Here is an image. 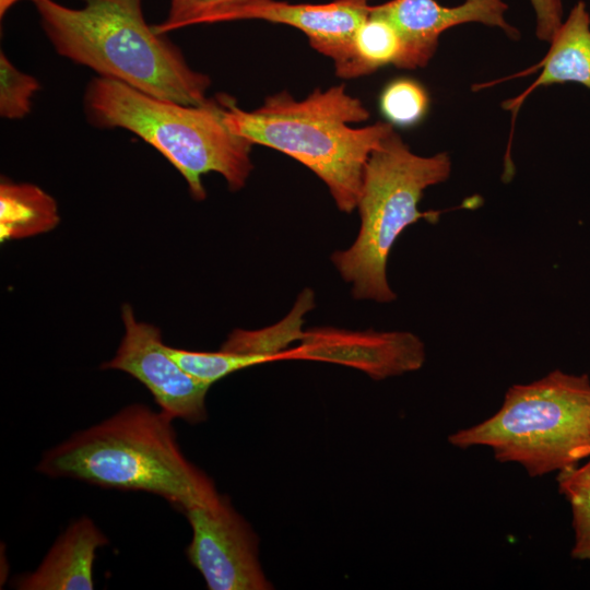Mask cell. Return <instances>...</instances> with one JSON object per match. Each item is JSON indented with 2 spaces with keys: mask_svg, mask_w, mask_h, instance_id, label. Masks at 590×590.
I'll list each match as a JSON object with an SVG mask.
<instances>
[{
  "mask_svg": "<svg viewBox=\"0 0 590 590\" xmlns=\"http://www.w3.org/2000/svg\"><path fill=\"white\" fill-rule=\"evenodd\" d=\"M221 97L224 121L232 132L305 165L324 182L344 213L357 208L371 152L394 131L382 121L353 128L352 123L367 120L369 111L344 84L317 88L304 99L282 91L253 110L241 109L229 95Z\"/></svg>",
  "mask_w": 590,
  "mask_h": 590,
  "instance_id": "1",
  "label": "cell"
},
{
  "mask_svg": "<svg viewBox=\"0 0 590 590\" xmlns=\"http://www.w3.org/2000/svg\"><path fill=\"white\" fill-rule=\"evenodd\" d=\"M450 172L447 153L417 155L396 131L371 152L357 202L358 235L347 249L331 256L354 298L382 304L396 299L386 273L389 253L408 226L438 221L440 211L422 212L418 204L424 190L447 180Z\"/></svg>",
  "mask_w": 590,
  "mask_h": 590,
  "instance_id": "6",
  "label": "cell"
},
{
  "mask_svg": "<svg viewBox=\"0 0 590 590\" xmlns=\"http://www.w3.org/2000/svg\"><path fill=\"white\" fill-rule=\"evenodd\" d=\"M536 15V36L548 42L563 23L562 0H530Z\"/></svg>",
  "mask_w": 590,
  "mask_h": 590,
  "instance_id": "22",
  "label": "cell"
},
{
  "mask_svg": "<svg viewBox=\"0 0 590 590\" xmlns=\"http://www.w3.org/2000/svg\"><path fill=\"white\" fill-rule=\"evenodd\" d=\"M167 351L185 371L209 386L237 370L269 362L260 355L224 350L196 352L167 346Z\"/></svg>",
  "mask_w": 590,
  "mask_h": 590,
  "instance_id": "19",
  "label": "cell"
},
{
  "mask_svg": "<svg viewBox=\"0 0 590 590\" xmlns=\"http://www.w3.org/2000/svg\"><path fill=\"white\" fill-rule=\"evenodd\" d=\"M81 1L84 5L74 9L54 0L33 2L57 54L160 98L196 106L209 102L210 78L148 24L142 0Z\"/></svg>",
  "mask_w": 590,
  "mask_h": 590,
  "instance_id": "3",
  "label": "cell"
},
{
  "mask_svg": "<svg viewBox=\"0 0 590 590\" xmlns=\"http://www.w3.org/2000/svg\"><path fill=\"white\" fill-rule=\"evenodd\" d=\"M40 88L39 82L31 74L21 72L0 51V115L2 118L23 119L32 110L34 95Z\"/></svg>",
  "mask_w": 590,
  "mask_h": 590,
  "instance_id": "21",
  "label": "cell"
},
{
  "mask_svg": "<svg viewBox=\"0 0 590 590\" xmlns=\"http://www.w3.org/2000/svg\"><path fill=\"white\" fill-rule=\"evenodd\" d=\"M370 11L369 0H334L323 4H291L264 0L238 20H262L302 31L310 46L332 59L334 68L349 57L354 35Z\"/></svg>",
  "mask_w": 590,
  "mask_h": 590,
  "instance_id": "11",
  "label": "cell"
},
{
  "mask_svg": "<svg viewBox=\"0 0 590 590\" xmlns=\"http://www.w3.org/2000/svg\"><path fill=\"white\" fill-rule=\"evenodd\" d=\"M125 335L116 355L102 369L125 371L144 385L161 410L190 424L206 420L209 385L185 371L169 355L155 326L139 322L131 306H122Z\"/></svg>",
  "mask_w": 590,
  "mask_h": 590,
  "instance_id": "8",
  "label": "cell"
},
{
  "mask_svg": "<svg viewBox=\"0 0 590 590\" xmlns=\"http://www.w3.org/2000/svg\"><path fill=\"white\" fill-rule=\"evenodd\" d=\"M21 0H0V17L2 19L8 11ZM35 2L36 0H30Z\"/></svg>",
  "mask_w": 590,
  "mask_h": 590,
  "instance_id": "23",
  "label": "cell"
},
{
  "mask_svg": "<svg viewBox=\"0 0 590 590\" xmlns=\"http://www.w3.org/2000/svg\"><path fill=\"white\" fill-rule=\"evenodd\" d=\"M167 413L133 403L48 450L36 470L103 488L148 492L182 514L221 496L208 475L182 455Z\"/></svg>",
  "mask_w": 590,
  "mask_h": 590,
  "instance_id": "2",
  "label": "cell"
},
{
  "mask_svg": "<svg viewBox=\"0 0 590 590\" xmlns=\"http://www.w3.org/2000/svg\"><path fill=\"white\" fill-rule=\"evenodd\" d=\"M402 56L403 44L397 30L385 17L369 11L354 35L347 59L335 68V73L339 78L353 79L389 64L399 68Z\"/></svg>",
  "mask_w": 590,
  "mask_h": 590,
  "instance_id": "15",
  "label": "cell"
},
{
  "mask_svg": "<svg viewBox=\"0 0 590 590\" xmlns=\"http://www.w3.org/2000/svg\"><path fill=\"white\" fill-rule=\"evenodd\" d=\"M457 448L484 446L530 476L560 472L590 457V379L559 369L511 386L499 410L448 437Z\"/></svg>",
  "mask_w": 590,
  "mask_h": 590,
  "instance_id": "5",
  "label": "cell"
},
{
  "mask_svg": "<svg viewBox=\"0 0 590 590\" xmlns=\"http://www.w3.org/2000/svg\"><path fill=\"white\" fill-rule=\"evenodd\" d=\"M541 71L535 81L518 96L503 103L506 110L517 116L526 98L542 86L578 83L590 90V13L583 1H578L569 11L550 40V48L542 60L520 73L476 85L477 90L506 80Z\"/></svg>",
  "mask_w": 590,
  "mask_h": 590,
  "instance_id": "12",
  "label": "cell"
},
{
  "mask_svg": "<svg viewBox=\"0 0 590 590\" xmlns=\"http://www.w3.org/2000/svg\"><path fill=\"white\" fill-rule=\"evenodd\" d=\"M192 539L186 553L211 590L271 589L258 558V540L228 498L187 509Z\"/></svg>",
  "mask_w": 590,
  "mask_h": 590,
  "instance_id": "7",
  "label": "cell"
},
{
  "mask_svg": "<svg viewBox=\"0 0 590 590\" xmlns=\"http://www.w3.org/2000/svg\"><path fill=\"white\" fill-rule=\"evenodd\" d=\"M108 543L88 517H81L57 539L40 565L32 573L15 577L12 587L20 590L94 589L96 550Z\"/></svg>",
  "mask_w": 590,
  "mask_h": 590,
  "instance_id": "13",
  "label": "cell"
},
{
  "mask_svg": "<svg viewBox=\"0 0 590 590\" xmlns=\"http://www.w3.org/2000/svg\"><path fill=\"white\" fill-rule=\"evenodd\" d=\"M558 492L568 502L573 515L571 557L590 560V457L586 463L557 472Z\"/></svg>",
  "mask_w": 590,
  "mask_h": 590,
  "instance_id": "17",
  "label": "cell"
},
{
  "mask_svg": "<svg viewBox=\"0 0 590 590\" xmlns=\"http://www.w3.org/2000/svg\"><path fill=\"white\" fill-rule=\"evenodd\" d=\"M312 296L304 295V303L300 310L298 306L280 323L267 329L257 331L235 330L222 345L221 350L260 355L270 361L290 357L288 351L284 349L294 340L302 339L304 332L300 331L302 316L305 314L306 304L311 302Z\"/></svg>",
  "mask_w": 590,
  "mask_h": 590,
  "instance_id": "16",
  "label": "cell"
},
{
  "mask_svg": "<svg viewBox=\"0 0 590 590\" xmlns=\"http://www.w3.org/2000/svg\"><path fill=\"white\" fill-rule=\"evenodd\" d=\"M299 350L292 357L334 362L365 371L374 379L399 376L420 369L425 362V346L413 333L349 332L319 329L306 332Z\"/></svg>",
  "mask_w": 590,
  "mask_h": 590,
  "instance_id": "10",
  "label": "cell"
},
{
  "mask_svg": "<svg viewBox=\"0 0 590 590\" xmlns=\"http://www.w3.org/2000/svg\"><path fill=\"white\" fill-rule=\"evenodd\" d=\"M507 4L503 0H465L446 7L436 0H390L370 5V12L385 17L399 33L403 44L400 69L425 67L434 56L439 36L464 23H482L502 28L510 38L519 32L504 16Z\"/></svg>",
  "mask_w": 590,
  "mask_h": 590,
  "instance_id": "9",
  "label": "cell"
},
{
  "mask_svg": "<svg viewBox=\"0 0 590 590\" xmlns=\"http://www.w3.org/2000/svg\"><path fill=\"white\" fill-rule=\"evenodd\" d=\"M58 223V205L50 194L33 184L1 179V243L49 232Z\"/></svg>",
  "mask_w": 590,
  "mask_h": 590,
  "instance_id": "14",
  "label": "cell"
},
{
  "mask_svg": "<svg viewBox=\"0 0 590 590\" xmlns=\"http://www.w3.org/2000/svg\"><path fill=\"white\" fill-rule=\"evenodd\" d=\"M264 0H169L167 16L153 25L157 34L166 35L196 24L238 21L247 9Z\"/></svg>",
  "mask_w": 590,
  "mask_h": 590,
  "instance_id": "18",
  "label": "cell"
},
{
  "mask_svg": "<svg viewBox=\"0 0 590 590\" xmlns=\"http://www.w3.org/2000/svg\"><path fill=\"white\" fill-rule=\"evenodd\" d=\"M429 97L422 84L412 79H397L386 85L379 98L382 116L392 126L410 127L427 113Z\"/></svg>",
  "mask_w": 590,
  "mask_h": 590,
  "instance_id": "20",
  "label": "cell"
},
{
  "mask_svg": "<svg viewBox=\"0 0 590 590\" xmlns=\"http://www.w3.org/2000/svg\"><path fill=\"white\" fill-rule=\"evenodd\" d=\"M83 108L93 127L125 129L157 150L181 174L197 201L206 198L203 175L219 173L229 190L237 191L252 172L253 144L225 123L221 94L203 105H185L94 76Z\"/></svg>",
  "mask_w": 590,
  "mask_h": 590,
  "instance_id": "4",
  "label": "cell"
}]
</instances>
